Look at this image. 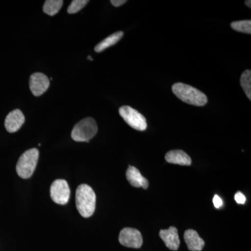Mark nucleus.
<instances>
[{"label": "nucleus", "mask_w": 251, "mask_h": 251, "mask_svg": "<svg viewBox=\"0 0 251 251\" xmlns=\"http://www.w3.org/2000/svg\"><path fill=\"white\" fill-rule=\"evenodd\" d=\"M95 193L87 184H81L75 193V203L77 211L82 217L89 218L93 215L96 208Z\"/></svg>", "instance_id": "obj_1"}, {"label": "nucleus", "mask_w": 251, "mask_h": 251, "mask_svg": "<svg viewBox=\"0 0 251 251\" xmlns=\"http://www.w3.org/2000/svg\"><path fill=\"white\" fill-rule=\"evenodd\" d=\"M172 90L178 99L189 105L204 106L207 103L208 99L205 94L186 84L175 83L172 87Z\"/></svg>", "instance_id": "obj_2"}, {"label": "nucleus", "mask_w": 251, "mask_h": 251, "mask_svg": "<svg viewBox=\"0 0 251 251\" xmlns=\"http://www.w3.org/2000/svg\"><path fill=\"white\" fill-rule=\"evenodd\" d=\"M39 151L33 148L23 153L16 165V172L18 176L23 179L31 177L34 173L39 160Z\"/></svg>", "instance_id": "obj_3"}, {"label": "nucleus", "mask_w": 251, "mask_h": 251, "mask_svg": "<svg viewBox=\"0 0 251 251\" xmlns=\"http://www.w3.org/2000/svg\"><path fill=\"white\" fill-rule=\"evenodd\" d=\"M98 131L97 122L92 117H87L75 125L72 132V139L76 142H89Z\"/></svg>", "instance_id": "obj_4"}, {"label": "nucleus", "mask_w": 251, "mask_h": 251, "mask_svg": "<svg viewBox=\"0 0 251 251\" xmlns=\"http://www.w3.org/2000/svg\"><path fill=\"white\" fill-rule=\"evenodd\" d=\"M119 112L120 116L132 128L140 131H143L147 129L148 124H147L146 118L135 109L128 105H125L120 108Z\"/></svg>", "instance_id": "obj_5"}, {"label": "nucleus", "mask_w": 251, "mask_h": 251, "mask_svg": "<svg viewBox=\"0 0 251 251\" xmlns=\"http://www.w3.org/2000/svg\"><path fill=\"white\" fill-rule=\"evenodd\" d=\"M50 197L54 202L59 204H66L70 198V188L67 181L57 179L50 187Z\"/></svg>", "instance_id": "obj_6"}, {"label": "nucleus", "mask_w": 251, "mask_h": 251, "mask_svg": "<svg viewBox=\"0 0 251 251\" xmlns=\"http://www.w3.org/2000/svg\"><path fill=\"white\" fill-rule=\"evenodd\" d=\"M119 242L124 247L140 249L143 245V239L139 230L130 227H126L120 232Z\"/></svg>", "instance_id": "obj_7"}, {"label": "nucleus", "mask_w": 251, "mask_h": 251, "mask_svg": "<svg viewBox=\"0 0 251 251\" xmlns=\"http://www.w3.org/2000/svg\"><path fill=\"white\" fill-rule=\"evenodd\" d=\"M50 86V80L47 75L42 73H35L29 78V88L33 95L39 97L45 93Z\"/></svg>", "instance_id": "obj_8"}, {"label": "nucleus", "mask_w": 251, "mask_h": 251, "mask_svg": "<svg viewBox=\"0 0 251 251\" xmlns=\"http://www.w3.org/2000/svg\"><path fill=\"white\" fill-rule=\"evenodd\" d=\"M25 121L24 115L19 109L10 112L5 120V128L9 133H15L21 128Z\"/></svg>", "instance_id": "obj_9"}, {"label": "nucleus", "mask_w": 251, "mask_h": 251, "mask_svg": "<svg viewBox=\"0 0 251 251\" xmlns=\"http://www.w3.org/2000/svg\"><path fill=\"white\" fill-rule=\"evenodd\" d=\"M159 235L168 249L172 251L178 250L180 245V240L177 229L176 227L172 226L168 229H161L160 231Z\"/></svg>", "instance_id": "obj_10"}, {"label": "nucleus", "mask_w": 251, "mask_h": 251, "mask_svg": "<svg viewBox=\"0 0 251 251\" xmlns=\"http://www.w3.org/2000/svg\"><path fill=\"white\" fill-rule=\"evenodd\" d=\"M126 179L129 184L135 188H143L147 189L149 187V181L144 177L138 169L135 167L130 166L126 173Z\"/></svg>", "instance_id": "obj_11"}, {"label": "nucleus", "mask_w": 251, "mask_h": 251, "mask_svg": "<svg viewBox=\"0 0 251 251\" xmlns=\"http://www.w3.org/2000/svg\"><path fill=\"white\" fill-rule=\"evenodd\" d=\"M184 240L191 251H201L204 247V240L194 229H188L185 232Z\"/></svg>", "instance_id": "obj_12"}, {"label": "nucleus", "mask_w": 251, "mask_h": 251, "mask_svg": "<svg viewBox=\"0 0 251 251\" xmlns=\"http://www.w3.org/2000/svg\"><path fill=\"white\" fill-rule=\"evenodd\" d=\"M165 158L168 163L180 166H191L192 163L191 157L182 150H172L168 151Z\"/></svg>", "instance_id": "obj_13"}, {"label": "nucleus", "mask_w": 251, "mask_h": 251, "mask_svg": "<svg viewBox=\"0 0 251 251\" xmlns=\"http://www.w3.org/2000/svg\"><path fill=\"white\" fill-rule=\"evenodd\" d=\"M123 36L124 32L122 31H117V32L114 33V34H111V35L105 38L104 40L100 41L98 45L96 46L94 50L97 52H103L105 50L110 48V46L115 45V44H117L119 41L121 40Z\"/></svg>", "instance_id": "obj_14"}, {"label": "nucleus", "mask_w": 251, "mask_h": 251, "mask_svg": "<svg viewBox=\"0 0 251 251\" xmlns=\"http://www.w3.org/2000/svg\"><path fill=\"white\" fill-rule=\"evenodd\" d=\"M63 5L62 0H47L44 5V12L49 16H54L59 12Z\"/></svg>", "instance_id": "obj_15"}, {"label": "nucleus", "mask_w": 251, "mask_h": 251, "mask_svg": "<svg viewBox=\"0 0 251 251\" xmlns=\"http://www.w3.org/2000/svg\"><path fill=\"white\" fill-rule=\"evenodd\" d=\"M241 85L249 100H251V72L246 70L241 76Z\"/></svg>", "instance_id": "obj_16"}, {"label": "nucleus", "mask_w": 251, "mask_h": 251, "mask_svg": "<svg viewBox=\"0 0 251 251\" xmlns=\"http://www.w3.org/2000/svg\"><path fill=\"white\" fill-rule=\"evenodd\" d=\"M231 27L239 32L251 34V21L245 20V21H235V22L231 23Z\"/></svg>", "instance_id": "obj_17"}, {"label": "nucleus", "mask_w": 251, "mask_h": 251, "mask_svg": "<svg viewBox=\"0 0 251 251\" xmlns=\"http://www.w3.org/2000/svg\"><path fill=\"white\" fill-rule=\"evenodd\" d=\"M88 2L89 1L87 0H74L68 7L67 12L70 14H76L81 9H83Z\"/></svg>", "instance_id": "obj_18"}, {"label": "nucleus", "mask_w": 251, "mask_h": 251, "mask_svg": "<svg viewBox=\"0 0 251 251\" xmlns=\"http://www.w3.org/2000/svg\"><path fill=\"white\" fill-rule=\"evenodd\" d=\"M234 200L238 204H243L246 202V197L243 193L238 192L234 196Z\"/></svg>", "instance_id": "obj_19"}, {"label": "nucleus", "mask_w": 251, "mask_h": 251, "mask_svg": "<svg viewBox=\"0 0 251 251\" xmlns=\"http://www.w3.org/2000/svg\"><path fill=\"white\" fill-rule=\"evenodd\" d=\"M213 202H214V206H215L216 209H219L223 204L222 200H221V198H220L218 195L214 196V199H213Z\"/></svg>", "instance_id": "obj_20"}, {"label": "nucleus", "mask_w": 251, "mask_h": 251, "mask_svg": "<svg viewBox=\"0 0 251 251\" xmlns=\"http://www.w3.org/2000/svg\"><path fill=\"white\" fill-rule=\"evenodd\" d=\"M110 2H111V4L113 5V6L119 7V6L125 4V3L126 2V0H111Z\"/></svg>", "instance_id": "obj_21"}, {"label": "nucleus", "mask_w": 251, "mask_h": 251, "mask_svg": "<svg viewBox=\"0 0 251 251\" xmlns=\"http://www.w3.org/2000/svg\"><path fill=\"white\" fill-rule=\"evenodd\" d=\"M245 4L247 5V6H249V8H251V0H247V1H245Z\"/></svg>", "instance_id": "obj_22"}, {"label": "nucleus", "mask_w": 251, "mask_h": 251, "mask_svg": "<svg viewBox=\"0 0 251 251\" xmlns=\"http://www.w3.org/2000/svg\"><path fill=\"white\" fill-rule=\"evenodd\" d=\"M87 59H88L89 60L93 61V59H92V57H91V56H88V57H87Z\"/></svg>", "instance_id": "obj_23"}]
</instances>
